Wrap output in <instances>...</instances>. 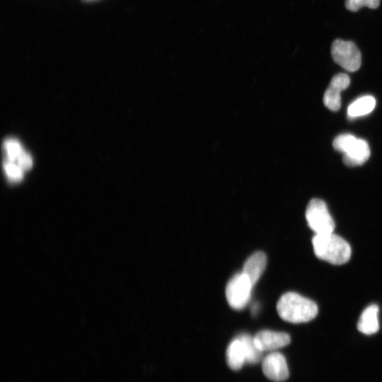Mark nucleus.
Segmentation results:
<instances>
[{
  "label": "nucleus",
  "instance_id": "1",
  "mask_svg": "<svg viewBox=\"0 0 382 382\" xmlns=\"http://www.w3.org/2000/svg\"><path fill=\"white\" fill-rule=\"evenodd\" d=\"M277 311L285 322L301 324L313 320L318 314V309L312 300L290 292L281 296L277 304Z\"/></svg>",
  "mask_w": 382,
  "mask_h": 382
},
{
  "label": "nucleus",
  "instance_id": "2",
  "mask_svg": "<svg viewBox=\"0 0 382 382\" xmlns=\"http://www.w3.org/2000/svg\"><path fill=\"white\" fill-rule=\"evenodd\" d=\"M312 244L316 257L330 264L343 265L351 260L352 250L350 244L334 232L315 234Z\"/></svg>",
  "mask_w": 382,
  "mask_h": 382
},
{
  "label": "nucleus",
  "instance_id": "3",
  "mask_svg": "<svg viewBox=\"0 0 382 382\" xmlns=\"http://www.w3.org/2000/svg\"><path fill=\"white\" fill-rule=\"evenodd\" d=\"M334 149L344 154V162L353 167L365 164L370 157L368 143L351 134L338 136L333 143Z\"/></svg>",
  "mask_w": 382,
  "mask_h": 382
},
{
  "label": "nucleus",
  "instance_id": "4",
  "mask_svg": "<svg viewBox=\"0 0 382 382\" xmlns=\"http://www.w3.org/2000/svg\"><path fill=\"white\" fill-rule=\"evenodd\" d=\"M305 215L309 228L316 234H330L334 232L335 222L324 201L318 199L311 200Z\"/></svg>",
  "mask_w": 382,
  "mask_h": 382
},
{
  "label": "nucleus",
  "instance_id": "5",
  "mask_svg": "<svg viewBox=\"0 0 382 382\" xmlns=\"http://www.w3.org/2000/svg\"><path fill=\"white\" fill-rule=\"evenodd\" d=\"M332 55L338 65L348 72H356L361 66L362 55L353 42L336 40L332 46Z\"/></svg>",
  "mask_w": 382,
  "mask_h": 382
},
{
  "label": "nucleus",
  "instance_id": "6",
  "mask_svg": "<svg viewBox=\"0 0 382 382\" xmlns=\"http://www.w3.org/2000/svg\"><path fill=\"white\" fill-rule=\"evenodd\" d=\"M253 288L250 281L243 272L233 276L226 288V297L229 306L235 310L245 308L250 299Z\"/></svg>",
  "mask_w": 382,
  "mask_h": 382
},
{
  "label": "nucleus",
  "instance_id": "7",
  "mask_svg": "<svg viewBox=\"0 0 382 382\" xmlns=\"http://www.w3.org/2000/svg\"><path fill=\"white\" fill-rule=\"evenodd\" d=\"M263 372L269 379L281 382L289 377V369L285 356L281 353L274 352L263 360Z\"/></svg>",
  "mask_w": 382,
  "mask_h": 382
},
{
  "label": "nucleus",
  "instance_id": "8",
  "mask_svg": "<svg viewBox=\"0 0 382 382\" xmlns=\"http://www.w3.org/2000/svg\"><path fill=\"white\" fill-rule=\"evenodd\" d=\"M351 84L348 75L341 73L335 76L327 90L325 97V105L331 111H338L341 106V92L346 90Z\"/></svg>",
  "mask_w": 382,
  "mask_h": 382
},
{
  "label": "nucleus",
  "instance_id": "9",
  "mask_svg": "<svg viewBox=\"0 0 382 382\" xmlns=\"http://www.w3.org/2000/svg\"><path fill=\"white\" fill-rule=\"evenodd\" d=\"M253 339L255 344L262 353L276 351L290 343V337L288 334L269 330L259 332Z\"/></svg>",
  "mask_w": 382,
  "mask_h": 382
},
{
  "label": "nucleus",
  "instance_id": "10",
  "mask_svg": "<svg viewBox=\"0 0 382 382\" xmlns=\"http://www.w3.org/2000/svg\"><path fill=\"white\" fill-rule=\"evenodd\" d=\"M267 265V255L262 251L254 253L246 261L243 273L246 274L254 286L261 278Z\"/></svg>",
  "mask_w": 382,
  "mask_h": 382
},
{
  "label": "nucleus",
  "instance_id": "11",
  "mask_svg": "<svg viewBox=\"0 0 382 382\" xmlns=\"http://www.w3.org/2000/svg\"><path fill=\"white\" fill-rule=\"evenodd\" d=\"M379 306L372 304L367 306L360 316L358 323V330L365 335H372L379 330Z\"/></svg>",
  "mask_w": 382,
  "mask_h": 382
},
{
  "label": "nucleus",
  "instance_id": "12",
  "mask_svg": "<svg viewBox=\"0 0 382 382\" xmlns=\"http://www.w3.org/2000/svg\"><path fill=\"white\" fill-rule=\"evenodd\" d=\"M227 362L234 371H238L246 363V353L243 343L237 337L228 346L227 349Z\"/></svg>",
  "mask_w": 382,
  "mask_h": 382
},
{
  "label": "nucleus",
  "instance_id": "13",
  "mask_svg": "<svg viewBox=\"0 0 382 382\" xmlns=\"http://www.w3.org/2000/svg\"><path fill=\"white\" fill-rule=\"evenodd\" d=\"M376 100L372 96L362 97L348 107V114L350 118H355L370 113L375 108Z\"/></svg>",
  "mask_w": 382,
  "mask_h": 382
},
{
  "label": "nucleus",
  "instance_id": "14",
  "mask_svg": "<svg viewBox=\"0 0 382 382\" xmlns=\"http://www.w3.org/2000/svg\"><path fill=\"white\" fill-rule=\"evenodd\" d=\"M244 344L246 353V363L249 365L257 364L262 359L261 352L255 344L254 339L250 335L242 334L238 336Z\"/></svg>",
  "mask_w": 382,
  "mask_h": 382
},
{
  "label": "nucleus",
  "instance_id": "15",
  "mask_svg": "<svg viewBox=\"0 0 382 382\" xmlns=\"http://www.w3.org/2000/svg\"><path fill=\"white\" fill-rule=\"evenodd\" d=\"M345 4L347 10L355 13L364 7L376 9L379 6L380 0H346Z\"/></svg>",
  "mask_w": 382,
  "mask_h": 382
},
{
  "label": "nucleus",
  "instance_id": "16",
  "mask_svg": "<svg viewBox=\"0 0 382 382\" xmlns=\"http://www.w3.org/2000/svg\"><path fill=\"white\" fill-rule=\"evenodd\" d=\"M5 147L10 160H17L23 152L20 144L15 140H8L5 143Z\"/></svg>",
  "mask_w": 382,
  "mask_h": 382
},
{
  "label": "nucleus",
  "instance_id": "17",
  "mask_svg": "<svg viewBox=\"0 0 382 382\" xmlns=\"http://www.w3.org/2000/svg\"><path fill=\"white\" fill-rule=\"evenodd\" d=\"M5 169L8 176L14 181H20L23 178V171L21 168L10 160L5 164Z\"/></svg>",
  "mask_w": 382,
  "mask_h": 382
},
{
  "label": "nucleus",
  "instance_id": "18",
  "mask_svg": "<svg viewBox=\"0 0 382 382\" xmlns=\"http://www.w3.org/2000/svg\"><path fill=\"white\" fill-rule=\"evenodd\" d=\"M18 160V166L21 168L22 171L29 169L32 166V160L29 154L25 152H22L19 157L17 159Z\"/></svg>",
  "mask_w": 382,
  "mask_h": 382
},
{
  "label": "nucleus",
  "instance_id": "19",
  "mask_svg": "<svg viewBox=\"0 0 382 382\" xmlns=\"http://www.w3.org/2000/svg\"><path fill=\"white\" fill-rule=\"evenodd\" d=\"M85 1L91 2V1H95V0H85Z\"/></svg>",
  "mask_w": 382,
  "mask_h": 382
}]
</instances>
